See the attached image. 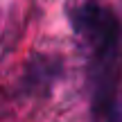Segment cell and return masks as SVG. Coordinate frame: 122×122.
Instances as JSON below:
<instances>
[{"label": "cell", "mask_w": 122, "mask_h": 122, "mask_svg": "<svg viewBox=\"0 0 122 122\" xmlns=\"http://www.w3.org/2000/svg\"><path fill=\"white\" fill-rule=\"evenodd\" d=\"M68 20L86 59L88 91L95 118H120L118 77L122 61V23L97 0H84L68 11Z\"/></svg>", "instance_id": "1"}, {"label": "cell", "mask_w": 122, "mask_h": 122, "mask_svg": "<svg viewBox=\"0 0 122 122\" xmlns=\"http://www.w3.org/2000/svg\"><path fill=\"white\" fill-rule=\"evenodd\" d=\"M59 75V63L52 57H34L32 63L25 66V72L20 79V93L34 97V95H45L50 86L54 84Z\"/></svg>", "instance_id": "2"}]
</instances>
